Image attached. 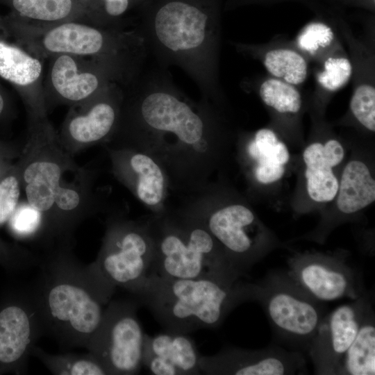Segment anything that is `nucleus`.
<instances>
[{
  "instance_id": "obj_1",
  "label": "nucleus",
  "mask_w": 375,
  "mask_h": 375,
  "mask_svg": "<svg viewBox=\"0 0 375 375\" xmlns=\"http://www.w3.org/2000/svg\"><path fill=\"white\" fill-rule=\"evenodd\" d=\"M224 110L188 97L165 68L142 72L126 88L115 131L103 147L144 153L185 196L212 182L231 136Z\"/></svg>"
},
{
  "instance_id": "obj_2",
  "label": "nucleus",
  "mask_w": 375,
  "mask_h": 375,
  "mask_svg": "<svg viewBox=\"0 0 375 375\" xmlns=\"http://www.w3.org/2000/svg\"><path fill=\"white\" fill-rule=\"evenodd\" d=\"M16 165L26 201L42 217L40 240L47 251L73 247L79 224L105 209L94 170L78 165L62 147L47 116H28L26 140Z\"/></svg>"
},
{
  "instance_id": "obj_3",
  "label": "nucleus",
  "mask_w": 375,
  "mask_h": 375,
  "mask_svg": "<svg viewBox=\"0 0 375 375\" xmlns=\"http://www.w3.org/2000/svg\"><path fill=\"white\" fill-rule=\"evenodd\" d=\"M73 247L47 251L31 286L44 333L63 347H85L97 328L116 286L90 263L84 265Z\"/></svg>"
},
{
  "instance_id": "obj_4",
  "label": "nucleus",
  "mask_w": 375,
  "mask_h": 375,
  "mask_svg": "<svg viewBox=\"0 0 375 375\" xmlns=\"http://www.w3.org/2000/svg\"><path fill=\"white\" fill-rule=\"evenodd\" d=\"M137 30L160 67L181 68L194 81L202 99L224 110L226 98L219 77L221 28L215 12L188 0H169Z\"/></svg>"
},
{
  "instance_id": "obj_5",
  "label": "nucleus",
  "mask_w": 375,
  "mask_h": 375,
  "mask_svg": "<svg viewBox=\"0 0 375 375\" xmlns=\"http://www.w3.org/2000/svg\"><path fill=\"white\" fill-rule=\"evenodd\" d=\"M5 31L41 58L67 54L83 58L110 72L123 87L142 72L148 56L136 30L73 19L34 24L13 17L0 19Z\"/></svg>"
},
{
  "instance_id": "obj_6",
  "label": "nucleus",
  "mask_w": 375,
  "mask_h": 375,
  "mask_svg": "<svg viewBox=\"0 0 375 375\" xmlns=\"http://www.w3.org/2000/svg\"><path fill=\"white\" fill-rule=\"evenodd\" d=\"M254 287L242 279L149 276L132 295L165 331L189 334L220 326L238 306L254 301Z\"/></svg>"
},
{
  "instance_id": "obj_7",
  "label": "nucleus",
  "mask_w": 375,
  "mask_h": 375,
  "mask_svg": "<svg viewBox=\"0 0 375 375\" xmlns=\"http://www.w3.org/2000/svg\"><path fill=\"white\" fill-rule=\"evenodd\" d=\"M144 219L153 244L148 276L230 281L243 278L204 226L181 206L169 205L162 212Z\"/></svg>"
},
{
  "instance_id": "obj_8",
  "label": "nucleus",
  "mask_w": 375,
  "mask_h": 375,
  "mask_svg": "<svg viewBox=\"0 0 375 375\" xmlns=\"http://www.w3.org/2000/svg\"><path fill=\"white\" fill-rule=\"evenodd\" d=\"M180 206L204 226L243 277L278 247L251 208L218 181L186 195Z\"/></svg>"
},
{
  "instance_id": "obj_9",
  "label": "nucleus",
  "mask_w": 375,
  "mask_h": 375,
  "mask_svg": "<svg viewBox=\"0 0 375 375\" xmlns=\"http://www.w3.org/2000/svg\"><path fill=\"white\" fill-rule=\"evenodd\" d=\"M254 284V301L260 304L278 340L292 350L307 351L327 312L324 303L305 292L286 271H272Z\"/></svg>"
},
{
  "instance_id": "obj_10",
  "label": "nucleus",
  "mask_w": 375,
  "mask_h": 375,
  "mask_svg": "<svg viewBox=\"0 0 375 375\" xmlns=\"http://www.w3.org/2000/svg\"><path fill=\"white\" fill-rule=\"evenodd\" d=\"M100 250L93 265L116 287L133 294L149 276L153 244L144 217L108 212Z\"/></svg>"
},
{
  "instance_id": "obj_11",
  "label": "nucleus",
  "mask_w": 375,
  "mask_h": 375,
  "mask_svg": "<svg viewBox=\"0 0 375 375\" xmlns=\"http://www.w3.org/2000/svg\"><path fill=\"white\" fill-rule=\"evenodd\" d=\"M135 298L111 299L85 348L108 375L137 374L142 367L144 333Z\"/></svg>"
},
{
  "instance_id": "obj_12",
  "label": "nucleus",
  "mask_w": 375,
  "mask_h": 375,
  "mask_svg": "<svg viewBox=\"0 0 375 375\" xmlns=\"http://www.w3.org/2000/svg\"><path fill=\"white\" fill-rule=\"evenodd\" d=\"M344 251H304L288 260V276L305 292L321 302L355 300L365 291L361 274L348 262Z\"/></svg>"
},
{
  "instance_id": "obj_13",
  "label": "nucleus",
  "mask_w": 375,
  "mask_h": 375,
  "mask_svg": "<svg viewBox=\"0 0 375 375\" xmlns=\"http://www.w3.org/2000/svg\"><path fill=\"white\" fill-rule=\"evenodd\" d=\"M43 333L31 287L6 294L0 303V374H25L31 350Z\"/></svg>"
},
{
  "instance_id": "obj_14",
  "label": "nucleus",
  "mask_w": 375,
  "mask_h": 375,
  "mask_svg": "<svg viewBox=\"0 0 375 375\" xmlns=\"http://www.w3.org/2000/svg\"><path fill=\"white\" fill-rule=\"evenodd\" d=\"M124 87L114 83L70 108L58 133L72 156L90 147L107 143L116 130L124 99Z\"/></svg>"
},
{
  "instance_id": "obj_15",
  "label": "nucleus",
  "mask_w": 375,
  "mask_h": 375,
  "mask_svg": "<svg viewBox=\"0 0 375 375\" xmlns=\"http://www.w3.org/2000/svg\"><path fill=\"white\" fill-rule=\"evenodd\" d=\"M337 31L347 47L351 64L352 94L345 122H351L361 129L375 131V51L374 30L365 38L356 37L349 24L333 8H326Z\"/></svg>"
},
{
  "instance_id": "obj_16",
  "label": "nucleus",
  "mask_w": 375,
  "mask_h": 375,
  "mask_svg": "<svg viewBox=\"0 0 375 375\" xmlns=\"http://www.w3.org/2000/svg\"><path fill=\"white\" fill-rule=\"evenodd\" d=\"M372 306V294L365 292L351 302L326 312L307 350L315 374L336 375L344 355Z\"/></svg>"
},
{
  "instance_id": "obj_17",
  "label": "nucleus",
  "mask_w": 375,
  "mask_h": 375,
  "mask_svg": "<svg viewBox=\"0 0 375 375\" xmlns=\"http://www.w3.org/2000/svg\"><path fill=\"white\" fill-rule=\"evenodd\" d=\"M49 58V72L43 84L47 112L57 106L70 107L80 103L112 83L119 84L110 72L89 60L67 54Z\"/></svg>"
},
{
  "instance_id": "obj_18",
  "label": "nucleus",
  "mask_w": 375,
  "mask_h": 375,
  "mask_svg": "<svg viewBox=\"0 0 375 375\" xmlns=\"http://www.w3.org/2000/svg\"><path fill=\"white\" fill-rule=\"evenodd\" d=\"M201 373L208 375H288L305 374L303 352L278 345L258 349L227 347L211 356H200Z\"/></svg>"
},
{
  "instance_id": "obj_19",
  "label": "nucleus",
  "mask_w": 375,
  "mask_h": 375,
  "mask_svg": "<svg viewBox=\"0 0 375 375\" xmlns=\"http://www.w3.org/2000/svg\"><path fill=\"white\" fill-rule=\"evenodd\" d=\"M110 171L153 214L165 211L169 204V183L160 165L149 155L130 149L104 147Z\"/></svg>"
},
{
  "instance_id": "obj_20",
  "label": "nucleus",
  "mask_w": 375,
  "mask_h": 375,
  "mask_svg": "<svg viewBox=\"0 0 375 375\" xmlns=\"http://www.w3.org/2000/svg\"><path fill=\"white\" fill-rule=\"evenodd\" d=\"M42 58L12 38L0 24V77L19 94L28 116H47Z\"/></svg>"
},
{
  "instance_id": "obj_21",
  "label": "nucleus",
  "mask_w": 375,
  "mask_h": 375,
  "mask_svg": "<svg viewBox=\"0 0 375 375\" xmlns=\"http://www.w3.org/2000/svg\"><path fill=\"white\" fill-rule=\"evenodd\" d=\"M238 147L242 166L254 182L270 185L283 178L290 155L274 128L263 127L240 133Z\"/></svg>"
},
{
  "instance_id": "obj_22",
  "label": "nucleus",
  "mask_w": 375,
  "mask_h": 375,
  "mask_svg": "<svg viewBox=\"0 0 375 375\" xmlns=\"http://www.w3.org/2000/svg\"><path fill=\"white\" fill-rule=\"evenodd\" d=\"M200 356L188 334L165 331L151 336L144 333L142 367L152 374H201Z\"/></svg>"
},
{
  "instance_id": "obj_23",
  "label": "nucleus",
  "mask_w": 375,
  "mask_h": 375,
  "mask_svg": "<svg viewBox=\"0 0 375 375\" xmlns=\"http://www.w3.org/2000/svg\"><path fill=\"white\" fill-rule=\"evenodd\" d=\"M231 44L238 53L259 61L272 77L299 88L308 77L310 63L293 40L278 35L264 43Z\"/></svg>"
},
{
  "instance_id": "obj_24",
  "label": "nucleus",
  "mask_w": 375,
  "mask_h": 375,
  "mask_svg": "<svg viewBox=\"0 0 375 375\" xmlns=\"http://www.w3.org/2000/svg\"><path fill=\"white\" fill-rule=\"evenodd\" d=\"M345 151L342 142L334 137L315 141L303 152L307 193L312 201L325 203L336 197L339 178L334 168L343 161Z\"/></svg>"
},
{
  "instance_id": "obj_25",
  "label": "nucleus",
  "mask_w": 375,
  "mask_h": 375,
  "mask_svg": "<svg viewBox=\"0 0 375 375\" xmlns=\"http://www.w3.org/2000/svg\"><path fill=\"white\" fill-rule=\"evenodd\" d=\"M242 87L258 95L275 126L287 131L299 128L305 106L300 88L269 75L244 81Z\"/></svg>"
},
{
  "instance_id": "obj_26",
  "label": "nucleus",
  "mask_w": 375,
  "mask_h": 375,
  "mask_svg": "<svg viewBox=\"0 0 375 375\" xmlns=\"http://www.w3.org/2000/svg\"><path fill=\"white\" fill-rule=\"evenodd\" d=\"M312 64L315 87L310 106L313 118H322L333 96L351 81V64L343 44Z\"/></svg>"
},
{
  "instance_id": "obj_27",
  "label": "nucleus",
  "mask_w": 375,
  "mask_h": 375,
  "mask_svg": "<svg viewBox=\"0 0 375 375\" xmlns=\"http://www.w3.org/2000/svg\"><path fill=\"white\" fill-rule=\"evenodd\" d=\"M341 218L354 215L375 200V180L363 161L353 159L344 167L335 198Z\"/></svg>"
},
{
  "instance_id": "obj_28",
  "label": "nucleus",
  "mask_w": 375,
  "mask_h": 375,
  "mask_svg": "<svg viewBox=\"0 0 375 375\" xmlns=\"http://www.w3.org/2000/svg\"><path fill=\"white\" fill-rule=\"evenodd\" d=\"M375 374V315L367 312L358 333L344 355L336 375Z\"/></svg>"
},
{
  "instance_id": "obj_29",
  "label": "nucleus",
  "mask_w": 375,
  "mask_h": 375,
  "mask_svg": "<svg viewBox=\"0 0 375 375\" xmlns=\"http://www.w3.org/2000/svg\"><path fill=\"white\" fill-rule=\"evenodd\" d=\"M315 12L316 18L306 24L293 40L310 63L317 61L343 44L324 6Z\"/></svg>"
},
{
  "instance_id": "obj_30",
  "label": "nucleus",
  "mask_w": 375,
  "mask_h": 375,
  "mask_svg": "<svg viewBox=\"0 0 375 375\" xmlns=\"http://www.w3.org/2000/svg\"><path fill=\"white\" fill-rule=\"evenodd\" d=\"M17 19L34 24H53L73 18V0H9Z\"/></svg>"
},
{
  "instance_id": "obj_31",
  "label": "nucleus",
  "mask_w": 375,
  "mask_h": 375,
  "mask_svg": "<svg viewBox=\"0 0 375 375\" xmlns=\"http://www.w3.org/2000/svg\"><path fill=\"white\" fill-rule=\"evenodd\" d=\"M31 356L37 358L53 374L57 375H106L97 358L87 353H49L35 345Z\"/></svg>"
},
{
  "instance_id": "obj_32",
  "label": "nucleus",
  "mask_w": 375,
  "mask_h": 375,
  "mask_svg": "<svg viewBox=\"0 0 375 375\" xmlns=\"http://www.w3.org/2000/svg\"><path fill=\"white\" fill-rule=\"evenodd\" d=\"M7 223L10 231L17 238L40 240L42 229V217L41 213L27 201L19 203Z\"/></svg>"
},
{
  "instance_id": "obj_33",
  "label": "nucleus",
  "mask_w": 375,
  "mask_h": 375,
  "mask_svg": "<svg viewBox=\"0 0 375 375\" xmlns=\"http://www.w3.org/2000/svg\"><path fill=\"white\" fill-rule=\"evenodd\" d=\"M22 180L16 162L0 179V227L7 223L19 202Z\"/></svg>"
},
{
  "instance_id": "obj_34",
  "label": "nucleus",
  "mask_w": 375,
  "mask_h": 375,
  "mask_svg": "<svg viewBox=\"0 0 375 375\" xmlns=\"http://www.w3.org/2000/svg\"><path fill=\"white\" fill-rule=\"evenodd\" d=\"M40 258L31 251L0 238V265L10 270H21L38 265Z\"/></svg>"
},
{
  "instance_id": "obj_35",
  "label": "nucleus",
  "mask_w": 375,
  "mask_h": 375,
  "mask_svg": "<svg viewBox=\"0 0 375 375\" xmlns=\"http://www.w3.org/2000/svg\"><path fill=\"white\" fill-rule=\"evenodd\" d=\"M21 149L0 140V179L18 159Z\"/></svg>"
},
{
  "instance_id": "obj_36",
  "label": "nucleus",
  "mask_w": 375,
  "mask_h": 375,
  "mask_svg": "<svg viewBox=\"0 0 375 375\" xmlns=\"http://www.w3.org/2000/svg\"><path fill=\"white\" fill-rule=\"evenodd\" d=\"M103 9L110 19L124 14L130 6V0H102Z\"/></svg>"
},
{
  "instance_id": "obj_37",
  "label": "nucleus",
  "mask_w": 375,
  "mask_h": 375,
  "mask_svg": "<svg viewBox=\"0 0 375 375\" xmlns=\"http://www.w3.org/2000/svg\"><path fill=\"white\" fill-rule=\"evenodd\" d=\"M331 2L342 3L344 5L353 6L365 8L374 12V0H326Z\"/></svg>"
},
{
  "instance_id": "obj_38",
  "label": "nucleus",
  "mask_w": 375,
  "mask_h": 375,
  "mask_svg": "<svg viewBox=\"0 0 375 375\" xmlns=\"http://www.w3.org/2000/svg\"><path fill=\"white\" fill-rule=\"evenodd\" d=\"M11 111V105L10 99L0 85V120L8 117Z\"/></svg>"
},
{
  "instance_id": "obj_39",
  "label": "nucleus",
  "mask_w": 375,
  "mask_h": 375,
  "mask_svg": "<svg viewBox=\"0 0 375 375\" xmlns=\"http://www.w3.org/2000/svg\"><path fill=\"white\" fill-rule=\"evenodd\" d=\"M260 3H278L285 1H301L302 3H306L309 7H310L312 9L315 6L317 3V0H256Z\"/></svg>"
}]
</instances>
